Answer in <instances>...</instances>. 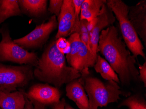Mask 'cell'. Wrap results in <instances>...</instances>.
<instances>
[{
	"label": "cell",
	"mask_w": 146,
	"mask_h": 109,
	"mask_svg": "<svg viewBox=\"0 0 146 109\" xmlns=\"http://www.w3.org/2000/svg\"><path fill=\"white\" fill-rule=\"evenodd\" d=\"M118 28L113 25L101 32L97 52H100L119 77L123 86H130L139 79L136 58L127 49Z\"/></svg>",
	"instance_id": "obj_1"
},
{
	"label": "cell",
	"mask_w": 146,
	"mask_h": 109,
	"mask_svg": "<svg viewBox=\"0 0 146 109\" xmlns=\"http://www.w3.org/2000/svg\"><path fill=\"white\" fill-rule=\"evenodd\" d=\"M33 71L39 81L59 88L81 77L79 71L68 66L64 54L57 48L56 40L45 49Z\"/></svg>",
	"instance_id": "obj_2"
},
{
	"label": "cell",
	"mask_w": 146,
	"mask_h": 109,
	"mask_svg": "<svg viewBox=\"0 0 146 109\" xmlns=\"http://www.w3.org/2000/svg\"><path fill=\"white\" fill-rule=\"evenodd\" d=\"M89 100V109H97L111 103L118 102L120 95L127 96L121 90L119 84L114 81L103 82L88 74L82 75L79 78Z\"/></svg>",
	"instance_id": "obj_3"
},
{
	"label": "cell",
	"mask_w": 146,
	"mask_h": 109,
	"mask_svg": "<svg viewBox=\"0 0 146 109\" xmlns=\"http://www.w3.org/2000/svg\"><path fill=\"white\" fill-rule=\"evenodd\" d=\"M106 4L119 22L123 39L128 50L135 58L140 55L146 61L144 47L128 16L129 6L121 0H107Z\"/></svg>",
	"instance_id": "obj_4"
},
{
	"label": "cell",
	"mask_w": 146,
	"mask_h": 109,
	"mask_svg": "<svg viewBox=\"0 0 146 109\" xmlns=\"http://www.w3.org/2000/svg\"><path fill=\"white\" fill-rule=\"evenodd\" d=\"M2 40L0 42V62H11L19 64L36 66L39 58L36 53L29 52L12 40L9 28L3 26L0 29Z\"/></svg>",
	"instance_id": "obj_5"
},
{
	"label": "cell",
	"mask_w": 146,
	"mask_h": 109,
	"mask_svg": "<svg viewBox=\"0 0 146 109\" xmlns=\"http://www.w3.org/2000/svg\"><path fill=\"white\" fill-rule=\"evenodd\" d=\"M32 65H7L0 63V92H12L27 85L33 78Z\"/></svg>",
	"instance_id": "obj_6"
},
{
	"label": "cell",
	"mask_w": 146,
	"mask_h": 109,
	"mask_svg": "<svg viewBox=\"0 0 146 109\" xmlns=\"http://www.w3.org/2000/svg\"><path fill=\"white\" fill-rule=\"evenodd\" d=\"M68 40L70 44V50L66 56L68 63L79 71L81 75L90 73L89 68L94 67L97 56L81 41L78 33L72 34Z\"/></svg>",
	"instance_id": "obj_7"
},
{
	"label": "cell",
	"mask_w": 146,
	"mask_h": 109,
	"mask_svg": "<svg viewBox=\"0 0 146 109\" xmlns=\"http://www.w3.org/2000/svg\"><path fill=\"white\" fill-rule=\"evenodd\" d=\"M58 27V22L55 15L51 16L46 22L37 25L28 35L14 42L23 49L41 47L47 41L50 35Z\"/></svg>",
	"instance_id": "obj_8"
},
{
	"label": "cell",
	"mask_w": 146,
	"mask_h": 109,
	"mask_svg": "<svg viewBox=\"0 0 146 109\" xmlns=\"http://www.w3.org/2000/svg\"><path fill=\"white\" fill-rule=\"evenodd\" d=\"M25 94L35 109H45L46 106L59 102L61 96L58 88L47 83L35 84Z\"/></svg>",
	"instance_id": "obj_9"
},
{
	"label": "cell",
	"mask_w": 146,
	"mask_h": 109,
	"mask_svg": "<svg viewBox=\"0 0 146 109\" xmlns=\"http://www.w3.org/2000/svg\"><path fill=\"white\" fill-rule=\"evenodd\" d=\"M115 18L112 11L106 4L102 6L97 21L92 30L89 33L90 48L92 54L97 56V48L101 32L108 27L112 26L115 22Z\"/></svg>",
	"instance_id": "obj_10"
},
{
	"label": "cell",
	"mask_w": 146,
	"mask_h": 109,
	"mask_svg": "<svg viewBox=\"0 0 146 109\" xmlns=\"http://www.w3.org/2000/svg\"><path fill=\"white\" fill-rule=\"evenodd\" d=\"M58 31L56 40L67 37L74 33L75 27V11L72 0H64L61 11L57 18Z\"/></svg>",
	"instance_id": "obj_11"
},
{
	"label": "cell",
	"mask_w": 146,
	"mask_h": 109,
	"mask_svg": "<svg viewBox=\"0 0 146 109\" xmlns=\"http://www.w3.org/2000/svg\"><path fill=\"white\" fill-rule=\"evenodd\" d=\"M134 30L146 46V1L142 0L135 5L129 6L128 15Z\"/></svg>",
	"instance_id": "obj_12"
},
{
	"label": "cell",
	"mask_w": 146,
	"mask_h": 109,
	"mask_svg": "<svg viewBox=\"0 0 146 109\" xmlns=\"http://www.w3.org/2000/svg\"><path fill=\"white\" fill-rule=\"evenodd\" d=\"M66 96L74 102L80 109H89V100L79 78L68 83L66 87Z\"/></svg>",
	"instance_id": "obj_13"
},
{
	"label": "cell",
	"mask_w": 146,
	"mask_h": 109,
	"mask_svg": "<svg viewBox=\"0 0 146 109\" xmlns=\"http://www.w3.org/2000/svg\"><path fill=\"white\" fill-rule=\"evenodd\" d=\"M25 99L23 91L0 92V108L1 109H24Z\"/></svg>",
	"instance_id": "obj_14"
},
{
	"label": "cell",
	"mask_w": 146,
	"mask_h": 109,
	"mask_svg": "<svg viewBox=\"0 0 146 109\" xmlns=\"http://www.w3.org/2000/svg\"><path fill=\"white\" fill-rule=\"evenodd\" d=\"M106 0H84L81 7L80 19L89 22L96 18Z\"/></svg>",
	"instance_id": "obj_15"
},
{
	"label": "cell",
	"mask_w": 146,
	"mask_h": 109,
	"mask_svg": "<svg viewBox=\"0 0 146 109\" xmlns=\"http://www.w3.org/2000/svg\"><path fill=\"white\" fill-rule=\"evenodd\" d=\"M20 8L22 11L33 16H39L46 11V0H19Z\"/></svg>",
	"instance_id": "obj_16"
},
{
	"label": "cell",
	"mask_w": 146,
	"mask_h": 109,
	"mask_svg": "<svg viewBox=\"0 0 146 109\" xmlns=\"http://www.w3.org/2000/svg\"><path fill=\"white\" fill-rule=\"evenodd\" d=\"M22 15L19 1L0 0V24L10 17Z\"/></svg>",
	"instance_id": "obj_17"
},
{
	"label": "cell",
	"mask_w": 146,
	"mask_h": 109,
	"mask_svg": "<svg viewBox=\"0 0 146 109\" xmlns=\"http://www.w3.org/2000/svg\"><path fill=\"white\" fill-rule=\"evenodd\" d=\"M94 69L96 72L100 74L102 78L106 81H114L118 84L120 81L117 74L112 69L111 65L107 61L98 54Z\"/></svg>",
	"instance_id": "obj_18"
},
{
	"label": "cell",
	"mask_w": 146,
	"mask_h": 109,
	"mask_svg": "<svg viewBox=\"0 0 146 109\" xmlns=\"http://www.w3.org/2000/svg\"><path fill=\"white\" fill-rule=\"evenodd\" d=\"M127 106L129 109H146V100L142 94L136 93L123 100L118 106Z\"/></svg>",
	"instance_id": "obj_19"
},
{
	"label": "cell",
	"mask_w": 146,
	"mask_h": 109,
	"mask_svg": "<svg viewBox=\"0 0 146 109\" xmlns=\"http://www.w3.org/2000/svg\"><path fill=\"white\" fill-rule=\"evenodd\" d=\"M88 23V22L85 20H80L79 24L75 29L74 33L78 34L81 41L83 42L92 52L90 48V36L87 28Z\"/></svg>",
	"instance_id": "obj_20"
},
{
	"label": "cell",
	"mask_w": 146,
	"mask_h": 109,
	"mask_svg": "<svg viewBox=\"0 0 146 109\" xmlns=\"http://www.w3.org/2000/svg\"><path fill=\"white\" fill-rule=\"evenodd\" d=\"M63 0H50L48 11L56 17L59 16L63 5Z\"/></svg>",
	"instance_id": "obj_21"
},
{
	"label": "cell",
	"mask_w": 146,
	"mask_h": 109,
	"mask_svg": "<svg viewBox=\"0 0 146 109\" xmlns=\"http://www.w3.org/2000/svg\"><path fill=\"white\" fill-rule=\"evenodd\" d=\"M57 48L62 54H68L70 50V44L65 38L61 37L56 40Z\"/></svg>",
	"instance_id": "obj_22"
},
{
	"label": "cell",
	"mask_w": 146,
	"mask_h": 109,
	"mask_svg": "<svg viewBox=\"0 0 146 109\" xmlns=\"http://www.w3.org/2000/svg\"><path fill=\"white\" fill-rule=\"evenodd\" d=\"M72 1L74 5V11H75V27L74 31V33L75 29L79 24L80 21V15L81 13V7L84 0H72Z\"/></svg>",
	"instance_id": "obj_23"
},
{
	"label": "cell",
	"mask_w": 146,
	"mask_h": 109,
	"mask_svg": "<svg viewBox=\"0 0 146 109\" xmlns=\"http://www.w3.org/2000/svg\"><path fill=\"white\" fill-rule=\"evenodd\" d=\"M139 79L142 81L144 84L145 87H146V61H145L144 63L141 65L139 64Z\"/></svg>",
	"instance_id": "obj_24"
},
{
	"label": "cell",
	"mask_w": 146,
	"mask_h": 109,
	"mask_svg": "<svg viewBox=\"0 0 146 109\" xmlns=\"http://www.w3.org/2000/svg\"><path fill=\"white\" fill-rule=\"evenodd\" d=\"M51 106L52 109H75L68 104L64 98Z\"/></svg>",
	"instance_id": "obj_25"
},
{
	"label": "cell",
	"mask_w": 146,
	"mask_h": 109,
	"mask_svg": "<svg viewBox=\"0 0 146 109\" xmlns=\"http://www.w3.org/2000/svg\"><path fill=\"white\" fill-rule=\"evenodd\" d=\"M22 91L24 95L25 99V105L24 109H35L33 103L26 96L25 92L23 90Z\"/></svg>",
	"instance_id": "obj_26"
},
{
	"label": "cell",
	"mask_w": 146,
	"mask_h": 109,
	"mask_svg": "<svg viewBox=\"0 0 146 109\" xmlns=\"http://www.w3.org/2000/svg\"><path fill=\"white\" fill-rule=\"evenodd\" d=\"M0 109H1V108H0Z\"/></svg>",
	"instance_id": "obj_27"
}]
</instances>
